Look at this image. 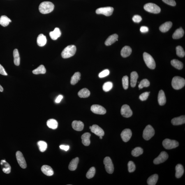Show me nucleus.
<instances>
[{
  "label": "nucleus",
  "instance_id": "nucleus-1",
  "mask_svg": "<svg viewBox=\"0 0 185 185\" xmlns=\"http://www.w3.org/2000/svg\"><path fill=\"white\" fill-rule=\"evenodd\" d=\"M54 8V5L50 1H44L39 6V10L40 13L47 14L53 11Z\"/></svg>",
  "mask_w": 185,
  "mask_h": 185
},
{
  "label": "nucleus",
  "instance_id": "nucleus-2",
  "mask_svg": "<svg viewBox=\"0 0 185 185\" xmlns=\"http://www.w3.org/2000/svg\"><path fill=\"white\" fill-rule=\"evenodd\" d=\"M76 47L74 45H70L66 47L61 52L63 59H68L75 55L76 52Z\"/></svg>",
  "mask_w": 185,
  "mask_h": 185
},
{
  "label": "nucleus",
  "instance_id": "nucleus-3",
  "mask_svg": "<svg viewBox=\"0 0 185 185\" xmlns=\"http://www.w3.org/2000/svg\"><path fill=\"white\" fill-rule=\"evenodd\" d=\"M172 84L174 89L177 90L180 89L185 86V79L179 76L174 77L172 79Z\"/></svg>",
  "mask_w": 185,
  "mask_h": 185
},
{
  "label": "nucleus",
  "instance_id": "nucleus-4",
  "mask_svg": "<svg viewBox=\"0 0 185 185\" xmlns=\"http://www.w3.org/2000/svg\"><path fill=\"white\" fill-rule=\"evenodd\" d=\"M144 61L147 66L151 69H154L156 67V63L154 59L150 54L144 52L143 54Z\"/></svg>",
  "mask_w": 185,
  "mask_h": 185
},
{
  "label": "nucleus",
  "instance_id": "nucleus-5",
  "mask_svg": "<svg viewBox=\"0 0 185 185\" xmlns=\"http://www.w3.org/2000/svg\"><path fill=\"white\" fill-rule=\"evenodd\" d=\"M155 130L150 125H148L144 129L143 137L146 140H149L154 136Z\"/></svg>",
  "mask_w": 185,
  "mask_h": 185
},
{
  "label": "nucleus",
  "instance_id": "nucleus-6",
  "mask_svg": "<svg viewBox=\"0 0 185 185\" xmlns=\"http://www.w3.org/2000/svg\"><path fill=\"white\" fill-rule=\"evenodd\" d=\"M144 8L146 11L153 13H158L161 11L159 7L154 3H147L144 5Z\"/></svg>",
  "mask_w": 185,
  "mask_h": 185
},
{
  "label": "nucleus",
  "instance_id": "nucleus-7",
  "mask_svg": "<svg viewBox=\"0 0 185 185\" xmlns=\"http://www.w3.org/2000/svg\"><path fill=\"white\" fill-rule=\"evenodd\" d=\"M163 145L165 149H170L178 147L179 143L176 140L167 139L163 141Z\"/></svg>",
  "mask_w": 185,
  "mask_h": 185
},
{
  "label": "nucleus",
  "instance_id": "nucleus-8",
  "mask_svg": "<svg viewBox=\"0 0 185 185\" xmlns=\"http://www.w3.org/2000/svg\"><path fill=\"white\" fill-rule=\"evenodd\" d=\"M103 163L105 165L106 170L108 173L112 174L114 170L113 164L112 160L109 157H106L104 160Z\"/></svg>",
  "mask_w": 185,
  "mask_h": 185
},
{
  "label": "nucleus",
  "instance_id": "nucleus-9",
  "mask_svg": "<svg viewBox=\"0 0 185 185\" xmlns=\"http://www.w3.org/2000/svg\"><path fill=\"white\" fill-rule=\"evenodd\" d=\"M114 10V9L112 7H105L98 9L96 12L98 14H102L106 16H110L112 15Z\"/></svg>",
  "mask_w": 185,
  "mask_h": 185
},
{
  "label": "nucleus",
  "instance_id": "nucleus-10",
  "mask_svg": "<svg viewBox=\"0 0 185 185\" xmlns=\"http://www.w3.org/2000/svg\"><path fill=\"white\" fill-rule=\"evenodd\" d=\"M17 163L22 168L25 169L27 167L26 162L22 153L20 151H17L16 153Z\"/></svg>",
  "mask_w": 185,
  "mask_h": 185
},
{
  "label": "nucleus",
  "instance_id": "nucleus-11",
  "mask_svg": "<svg viewBox=\"0 0 185 185\" xmlns=\"http://www.w3.org/2000/svg\"><path fill=\"white\" fill-rule=\"evenodd\" d=\"M168 158V154L165 151H162L158 157L155 159L153 163L156 165L159 164L166 161Z\"/></svg>",
  "mask_w": 185,
  "mask_h": 185
},
{
  "label": "nucleus",
  "instance_id": "nucleus-12",
  "mask_svg": "<svg viewBox=\"0 0 185 185\" xmlns=\"http://www.w3.org/2000/svg\"><path fill=\"white\" fill-rule=\"evenodd\" d=\"M121 114L123 117L129 118L133 115V112L129 106L124 105L122 106L121 110Z\"/></svg>",
  "mask_w": 185,
  "mask_h": 185
},
{
  "label": "nucleus",
  "instance_id": "nucleus-13",
  "mask_svg": "<svg viewBox=\"0 0 185 185\" xmlns=\"http://www.w3.org/2000/svg\"><path fill=\"white\" fill-rule=\"evenodd\" d=\"M91 110V112L96 114H104L106 112V110L104 107L98 105H93Z\"/></svg>",
  "mask_w": 185,
  "mask_h": 185
},
{
  "label": "nucleus",
  "instance_id": "nucleus-14",
  "mask_svg": "<svg viewBox=\"0 0 185 185\" xmlns=\"http://www.w3.org/2000/svg\"><path fill=\"white\" fill-rule=\"evenodd\" d=\"M132 135V131L129 128H126L123 130L121 134V138L125 142H128L129 141L131 138Z\"/></svg>",
  "mask_w": 185,
  "mask_h": 185
},
{
  "label": "nucleus",
  "instance_id": "nucleus-15",
  "mask_svg": "<svg viewBox=\"0 0 185 185\" xmlns=\"http://www.w3.org/2000/svg\"><path fill=\"white\" fill-rule=\"evenodd\" d=\"M91 130L92 133H94L98 136L103 137L104 135V130L97 125H93Z\"/></svg>",
  "mask_w": 185,
  "mask_h": 185
},
{
  "label": "nucleus",
  "instance_id": "nucleus-16",
  "mask_svg": "<svg viewBox=\"0 0 185 185\" xmlns=\"http://www.w3.org/2000/svg\"><path fill=\"white\" fill-rule=\"evenodd\" d=\"M1 165L3 171L5 174H9L11 172V167L5 159L1 160Z\"/></svg>",
  "mask_w": 185,
  "mask_h": 185
},
{
  "label": "nucleus",
  "instance_id": "nucleus-17",
  "mask_svg": "<svg viewBox=\"0 0 185 185\" xmlns=\"http://www.w3.org/2000/svg\"><path fill=\"white\" fill-rule=\"evenodd\" d=\"M72 126L73 129L77 131H80L83 130L84 124L82 121L75 120L72 123Z\"/></svg>",
  "mask_w": 185,
  "mask_h": 185
},
{
  "label": "nucleus",
  "instance_id": "nucleus-18",
  "mask_svg": "<svg viewBox=\"0 0 185 185\" xmlns=\"http://www.w3.org/2000/svg\"><path fill=\"white\" fill-rule=\"evenodd\" d=\"M41 171L45 175L50 176L53 175L54 172L52 167L48 165H44L41 167Z\"/></svg>",
  "mask_w": 185,
  "mask_h": 185
},
{
  "label": "nucleus",
  "instance_id": "nucleus-19",
  "mask_svg": "<svg viewBox=\"0 0 185 185\" xmlns=\"http://www.w3.org/2000/svg\"><path fill=\"white\" fill-rule=\"evenodd\" d=\"M185 123V116H182L179 117L174 118L172 120V123L174 126L182 124H184Z\"/></svg>",
  "mask_w": 185,
  "mask_h": 185
},
{
  "label": "nucleus",
  "instance_id": "nucleus-20",
  "mask_svg": "<svg viewBox=\"0 0 185 185\" xmlns=\"http://www.w3.org/2000/svg\"><path fill=\"white\" fill-rule=\"evenodd\" d=\"M61 33L59 28H56L53 31L49 33V36L52 40H57L61 36Z\"/></svg>",
  "mask_w": 185,
  "mask_h": 185
},
{
  "label": "nucleus",
  "instance_id": "nucleus-21",
  "mask_svg": "<svg viewBox=\"0 0 185 185\" xmlns=\"http://www.w3.org/2000/svg\"><path fill=\"white\" fill-rule=\"evenodd\" d=\"M118 36L116 34L111 35L108 37L105 42L106 45L108 46L114 44L116 41H118Z\"/></svg>",
  "mask_w": 185,
  "mask_h": 185
},
{
  "label": "nucleus",
  "instance_id": "nucleus-22",
  "mask_svg": "<svg viewBox=\"0 0 185 185\" xmlns=\"http://www.w3.org/2000/svg\"><path fill=\"white\" fill-rule=\"evenodd\" d=\"M158 103L160 105H164L166 103V97L165 93L163 90H161L159 91L158 93Z\"/></svg>",
  "mask_w": 185,
  "mask_h": 185
},
{
  "label": "nucleus",
  "instance_id": "nucleus-23",
  "mask_svg": "<svg viewBox=\"0 0 185 185\" xmlns=\"http://www.w3.org/2000/svg\"><path fill=\"white\" fill-rule=\"evenodd\" d=\"M37 43L39 46L43 47L47 43L46 37L42 34L39 35L37 39Z\"/></svg>",
  "mask_w": 185,
  "mask_h": 185
},
{
  "label": "nucleus",
  "instance_id": "nucleus-24",
  "mask_svg": "<svg viewBox=\"0 0 185 185\" xmlns=\"http://www.w3.org/2000/svg\"><path fill=\"white\" fill-rule=\"evenodd\" d=\"M91 135L89 133H85L82 135L81 138L82 143L84 146H88L90 144V137Z\"/></svg>",
  "mask_w": 185,
  "mask_h": 185
},
{
  "label": "nucleus",
  "instance_id": "nucleus-25",
  "mask_svg": "<svg viewBox=\"0 0 185 185\" xmlns=\"http://www.w3.org/2000/svg\"><path fill=\"white\" fill-rule=\"evenodd\" d=\"M176 177L177 178H179L183 176L184 174V167L182 165L178 164L176 167Z\"/></svg>",
  "mask_w": 185,
  "mask_h": 185
},
{
  "label": "nucleus",
  "instance_id": "nucleus-26",
  "mask_svg": "<svg viewBox=\"0 0 185 185\" xmlns=\"http://www.w3.org/2000/svg\"><path fill=\"white\" fill-rule=\"evenodd\" d=\"M132 49L129 46H126L123 47L121 52V54L123 57L126 58L129 56L131 54Z\"/></svg>",
  "mask_w": 185,
  "mask_h": 185
},
{
  "label": "nucleus",
  "instance_id": "nucleus-27",
  "mask_svg": "<svg viewBox=\"0 0 185 185\" xmlns=\"http://www.w3.org/2000/svg\"><path fill=\"white\" fill-rule=\"evenodd\" d=\"M139 76L138 74L135 71H133L131 74L130 84L132 87H134L136 85L137 79Z\"/></svg>",
  "mask_w": 185,
  "mask_h": 185
},
{
  "label": "nucleus",
  "instance_id": "nucleus-28",
  "mask_svg": "<svg viewBox=\"0 0 185 185\" xmlns=\"http://www.w3.org/2000/svg\"><path fill=\"white\" fill-rule=\"evenodd\" d=\"M184 31L182 28L177 29L173 34L172 38L174 39H178L184 36Z\"/></svg>",
  "mask_w": 185,
  "mask_h": 185
},
{
  "label": "nucleus",
  "instance_id": "nucleus-29",
  "mask_svg": "<svg viewBox=\"0 0 185 185\" xmlns=\"http://www.w3.org/2000/svg\"><path fill=\"white\" fill-rule=\"evenodd\" d=\"M172 25V22H169L165 23L160 26L159 30L163 32H166L170 30Z\"/></svg>",
  "mask_w": 185,
  "mask_h": 185
},
{
  "label": "nucleus",
  "instance_id": "nucleus-30",
  "mask_svg": "<svg viewBox=\"0 0 185 185\" xmlns=\"http://www.w3.org/2000/svg\"><path fill=\"white\" fill-rule=\"evenodd\" d=\"M79 162L78 157L75 158L72 160L69 165V170L71 171H74L76 170Z\"/></svg>",
  "mask_w": 185,
  "mask_h": 185
},
{
  "label": "nucleus",
  "instance_id": "nucleus-31",
  "mask_svg": "<svg viewBox=\"0 0 185 185\" xmlns=\"http://www.w3.org/2000/svg\"><path fill=\"white\" fill-rule=\"evenodd\" d=\"M11 20L6 15H2L0 17V24L1 26L6 27L9 24Z\"/></svg>",
  "mask_w": 185,
  "mask_h": 185
},
{
  "label": "nucleus",
  "instance_id": "nucleus-32",
  "mask_svg": "<svg viewBox=\"0 0 185 185\" xmlns=\"http://www.w3.org/2000/svg\"><path fill=\"white\" fill-rule=\"evenodd\" d=\"M158 176L157 174H154L150 177L147 180V183L149 185H155L157 182Z\"/></svg>",
  "mask_w": 185,
  "mask_h": 185
},
{
  "label": "nucleus",
  "instance_id": "nucleus-33",
  "mask_svg": "<svg viewBox=\"0 0 185 185\" xmlns=\"http://www.w3.org/2000/svg\"><path fill=\"white\" fill-rule=\"evenodd\" d=\"M14 63L16 66H19L20 64V59L18 50L17 49H14L13 52Z\"/></svg>",
  "mask_w": 185,
  "mask_h": 185
},
{
  "label": "nucleus",
  "instance_id": "nucleus-34",
  "mask_svg": "<svg viewBox=\"0 0 185 185\" xmlns=\"http://www.w3.org/2000/svg\"><path fill=\"white\" fill-rule=\"evenodd\" d=\"M90 95V92L89 90L86 88H84L79 91L78 95L81 98H87L89 97Z\"/></svg>",
  "mask_w": 185,
  "mask_h": 185
},
{
  "label": "nucleus",
  "instance_id": "nucleus-35",
  "mask_svg": "<svg viewBox=\"0 0 185 185\" xmlns=\"http://www.w3.org/2000/svg\"><path fill=\"white\" fill-rule=\"evenodd\" d=\"M81 76V73L79 72H77L74 74L71 77V82H70L72 85H75L79 80H80Z\"/></svg>",
  "mask_w": 185,
  "mask_h": 185
},
{
  "label": "nucleus",
  "instance_id": "nucleus-36",
  "mask_svg": "<svg viewBox=\"0 0 185 185\" xmlns=\"http://www.w3.org/2000/svg\"><path fill=\"white\" fill-rule=\"evenodd\" d=\"M172 66L178 69H182L184 66L183 63L178 60L174 59L171 61Z\"/></svg>",
  "mask_w": 185,
  "mask_h": 185
},
{
  "label": "nucleus",
  "instance_id": "nucleus-37",
  "mask_svg": "<svg viewBox=\"0 0 185 185\" xmlns=\"http://www.w3.org/2000/svg\"><path fill=\"white\" fill-rule=\"evenodd\" d=\"M47 124L49 128L52 129H55L57 128L58 123L55 120L50 119L47 121Z\"/></svg>",
  "mask_w": 185,
  "mask_h": 185
},
{
  "label": "nucleus",
  "instance_id": "nucleus-38",
  "mask_svg": "<svg viewBox=\"0 0 185 185\" xmlns=\"http://www.w3.org/2000/svg\"><path fill=\"white\" fill-rule=\"evenodd\" d=\"M46 73V69L44 66L43 65H40L36 69L33 70L32 73L35 75H39V74H44Z\"/></svg>",
  "mask_w": 185,
  "mask_h": 185
},
{
  "label": "nucleus",
  "instance_id": "nucleus-39",
  "mask_svg": "<svg viewBox=\"0 0 185 185\" xmlns=\"http://www.w3.org/2000/svg\"><path fill=\"white\" fill-rule=\"evenodd\" d=\"M143 152V149L142 148L140 147H137L132 151L131 154L133 156L137 157L142 155Z\"/></svg>",
  "mask_w": 185,
  "mask_h": 185
},
{
  "label": "nucleus",
  "instance_id": "nucleus-40",
  "mask_svg": "<svg viewBox=\"0 0 185 185\" xmlns=\"http://www.w3.org/2000/svg\"><path fill=\"white\" fill-rule=\"evenodd\" d=\"M38 145L39 149L41 152H43L46 150L47 146L46 142L40 141L38 142Z\"/></svg>",
  "mask_w": 185,
  "mask_h": 185
},
{
  "label": "nucleus",
  "instance_id": "nucleus-41",
  "mask_svg": "<svg viewBox=\"0 0 185 185\" xmlns=\"http://www.w3.org/2000/svg\"><path fill=\"white\" fill-rule=\"evenodd\" d=\"M176 53L178 56L180 57H184L185 55V53L184 49L180 46L176 47Z\"/></svg>",
  "mask_w": 185,
  "mask_h": 185
},
{
  "label": "nucleus",
  "instance_id": "nucleus-42",
  "mask_svg": "<svg viewBox=\"0 0 185 185\" xmlns=\"http://www.w3.org/2000/svg\"><path fill=\"white\" fill-rule=\"evenodd\" d=\"M96 169L94 167H91L88 171L86 174V177L87 178L90 179L94 177L96 174Z\"/></svg>",
  "mask_w": 185,
  "mask_h": 185
},
{
  "label": "nucleus",
  "instance_id": "nucleus-43",
  "mask_svg": "<svg viewBox=\"0 0 185 185\" xmlns=\"http://www.w3.org/2000/svg\"><path fill=\"white\" fill-rule=\"evenodd\" d=\"M113 84L112 82H107L105 83L103 86V89L104 91L107 92L110 91L112 89Z\"/></svg>",
  "mask_w": 185,
  "mask_h": 185
},
{
  "label": "nucleus",
  "instance_id": "nucleus-44",
  "mask_svg": "<svg viewBox=\"0 0 185 185\" xmlns=\"http://www.w3.org/2000/svg\"><path fill=\"white\" fill-rule=\"evenodd\" d=\"M150 85L149 81L147 79H144L141 81L139 85V87L140 89H142L144 87H147Z\"/></svg>",
  "mask_w": 185,
  "mask_h": 185
},
{
  "label": "nucleus",
  "instance_id": "nucleus-45",
  "mask_svg": "<svg viewBox=\"0 0 185 185\" xmlns=\"http://www.w3.org/2000/svg\"><path fill=\"white\" fill-rule=\"evenodd\" d=\"M122 83L123 88L125 89H128V77L126 75L123 77Z\"/></svg>",
  "mask_w": 185,
  "mask_h": 185
},
{
  "label": "nucleus",
  "instance_id": "nucleus-46",
  "mask_svg": "<svg viewBox=\"0 0 185 185\" xmlns=\"http://www.w3.org/2000/svg\"><path fill=\"white\" fill-rule=\"evenodd\" d=\"M128 171L129 172H133L135 171L136 167L133 161H129L128 163Z\"/></svg>",
  "mask_w": 185,
  "mask_h": 185
},
{
  "label": "nucleus",
  "instance_id": "nucleus-47",
  "mask_svg": "<svg viewBox=\"0 0 185 185\" xmlns=\"http://www.w3.org/2000/svg\"><path fill=\"white\" fill-rule=\"evenodd\" d=\"M149 93L150 92H145L143 93L142 94L140 95L139 98L142 101H144L147 99Z\"/></svg>",
  "mask_w": 185,
  "mask_h": 185
},
{
  "label": "nucleus",
  "instance_id": "nucleus-48",
  "mask_svg": "<svg viewBox=\"0 0 185 185\" xmlns=\"http://www.w3.org/2000/svg\"><path fill=\"white\" fill-rule=\"evenodd\" d=\"M110 73V71L108 69L104 70L99 74V77L100 78H103L108 76Z\"/></svg>",
  "mask_w": 185,
  "mask_h": 185
},
{
  "label": "nucleus",
  "instance_id": "nucleus-49",
  "mask_svg": "<svg viewBox=\"0 0 185 185\" xmlns=\"http://www.w3.org/2000/svg\"><path fill=\"white\" fill-rule=\"evenodd\" d=\"M133 20L135 22L139 23H140L142 21V18L140 16L138 15H136L134 16L133 18Z\"/></svg>",
  "mask_w": 185,
  "mask_h": 185
},
{
  "label": "nucleus",
  "instance_id": "nucleus-50",
  "mask_svg": "<svg viewBox=\"0 0 185 185\" xmlns=\"http://www.w3.org/2000/svg\"><path fill=\"white\" fill-rule=\"evenodd\" d=\"M164 2L170 6H174L176 5V1L174 0H162Z\"/></svg>",
  "mask_w": 185,
  "mask_h": 185
},
{
  "label": "nucleus",
  "instance_id": "nucleus-51",
  "mask_svg": "<svg viewBox=\"0 0 185 185\" xmlns=\"http://www.w3.org/2000/svg\"><path fill=\"white\" fill-rule=\"evenodd\" d=\"M0 74L3 75H7L8 74L7 73L6 71L3 67L0 64Z\"/></svg>",
  "mask_w": 185,
  "mask_h": 185
},
{
  "label": "nucleus",
  "instance_id": "nucleus-52",
  "mask_svg": "<svg viewBox=\"0 0 185 185\" xmlns=\"http://www.w3.org/2000/svg\"><path fill=\"white\" fill-rule=\"evenodd\" d=\"M140 30L142 33H145L147 32L149 30V28L147 26H142L140 28Z\"/></svg>",
  "mask_w": 185,
  "mask_h": 185
},
{
  "label": "nucleus",
  "instance_id": "nucleus-53",
  "mask_svg": "<svg viewBox=\"0 0 185 185\" xmlns=\"http://www.w3.org/2000/svg\"><path fill=\"white\" fill-rule=\"evenodd\" d=\"M59 147L61 149L66 151H68L69 149V147L68 145H61Z\"/></svg>",
  "mask_w": 185,
  "mask_h": 185
},
{
  "label": "nucleus",
  "instance_id": "nucleus-54",
  "mask_svg": "<svg viewBox=\"0 0 185 185\" xmlns=\"http://www.w3.org/2000/svg\"><path fill=\"white\" fill-rule=\"evenodd\" d=\"M63 96L62 95H59L55 100V102L56 103H60L62 100L63 99Z\"/></svg>",
  "mask_w": 185,
  "mask_h": 185
},
{
  "label": "nucleus",
  "instance_id": "nucleus-55",
  "mask_svg": "<svg viewBox=\"0 0 185 185\" xmlns=\"http://www.w3.org/2000/svg\"><path fill=\"white\" fill-rule=\"evenodd\" d=\"M3 88L2 87V86L0 85V91H1V92H2V91H3Z\"/></svg>",
  "mask_w": 185,
  "mask_h": 185
},
{
  "label": "nucleus",
  "instance_id": "nucleus-56",
  "mask_svg": "<svg viewBox=\"0 0 185 185\" xmlns=\"http://www.w3.org/2000/svg\"><path fill=\"white\" fill-rule=\"evenodd\" d=\"M100 139H103V137H100Z\"/></svg>",
  "mask_w": 185,
  "mask_h": 185
},
{
  "label": "nucleus",
  "instance_id": "nucleus-57",
  "mask_svg": "<svg viewBox=\"0 0 185 185\" xmlns=\"http://www.w3.org/2000/svg\"><path fill=\"white\" fill-rule=\"evenodd\" d=\"M91 127H92V126H89V128H90V129H91Z\"/></svg>",
  "mask_w": 185,
  "mask_h": 185
}]
</instances>
